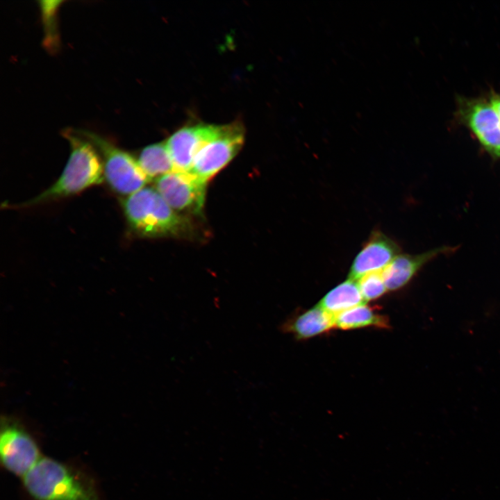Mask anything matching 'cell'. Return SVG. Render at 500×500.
Instances as JSON below:
<instances>
[{
    "instance_id": "obj_14",
    "label": "cell",
    "mask_w": 500,
    "mask_h": 500,
    "mask_svg": "<svg viewBox=\"0 0 500 500\" xmlns=\"http://www.w3.org/2000/svg\"><path fill=\"white\" fill-rule=\"evenodd\" d=\"M137 161L149 181H156L176 170L165 142L147 146L140 151Z\"/></svg>"
},
{
    "instance_id": "obj_1",
    "label": "cell",
    "mask_w": 500,
    "mask_h": 500,
    "mask_svg": "<svg viewBox=\"0 0 500 500\" xmlns=\"http://www.w3.org/2000/svg\"><path fill=\"white\" fill-rule=\"evenodd\" d=\"M22 485L32 500H103L88 472L49 457L40 458Z\"/></svg>"
},
{
    "instance_id": "obj_10",
    "label": "cell",
    "mask_w": 500,
    "mask_h": 500,
    "mask_svg": "<svg viewBox=\"0 0 500 500\" xmlns=\"http://www.w3.org/2000/svg\"><path fill=\"white\" fill-rule=\"evenodd\" d=\"M401 252L393 239L374 231L353 259L348 278L357 281L369 273L381 271Z\"/></svg>"
},
{
    "instance_id": "obj_15",
    "label": "cell",
    "mask_w": 500,
    "mask_h": 500,
    "mask_svg": "<svg viewBox=\"0 0 500 500\" xmlns=\"http://www.w3.org/2000/svg\"><path fill=\"white\" fill-rule=\"evenodd\" d=\"M334 321L335 327L343 330L389 327L388 318L365 303L335 315Z\"/></svg>"
},
{
    "instance_id": "obj_4",
    "label": "cell",
    "mask_w": 500,
    "mask_h": 500,
    "mask_svg": "<svg viewBox=\"0 0 500 500\" xmlns=\"http://www.w3.org/2000/svg\"><path fill=\"white\" fill-rule=\"evenodd\" d=\"M96 148L101 158L103 178L115 193L125 197L140 190L148 180L137 160L110 140L88 131H76Z\"/></svg>"
},
{
    "instance_id": "obj_13",
    "label": "cell",
    "mask_w": 500,
    "mask_h": 500,
    "mask_svg": "<svg viewBox=\"0 0 500 500\" xmlns=\"http://www.w3.org/2000/svg\"><path fill=\"white\" fill-rule=\"evenodd\" d=\"M364 303L357 281L347 278L326 294L318 305L335 316Z\"/></svg>"
},
{
    "instance_id": "obj_5",
    "label": "cell",
    "mask_w": 500,
    "mask_h": 500,
    "mask_svg": "<svg viewBox=\"0 0 500 500\" xmlns=\"http://www.w3.org/2000/svg\"><path fill=\"white\" fill-rule=\"evenodd\" d=\"M455 118L494 159H500V117L488 98L458 96Z\"/></svg>"
},
{
    "instance_id": "obj_9",
    "label": "cell",
    "mask_w": 500,
    "mask_h": 500,
    "mask_svg": "<svg viewBox=\"0 0 500 500\" xmlns=\"http://www.w3.org/2000/svg\"><path fill=\"white\" fill-rule=\"evenodd\" d=\"M219 127L198 124L183 127L172 135L165 143L176 170L189 172L199 151L217 135Z\"/></svg>"
},
{
    "instance_id": "obj_8",
    "label": "cell",
    "mask_w": 500,
    "mask_h": 500,
    "mask_svg": "<svg viewBox=\"0 0 500 500\" xmlns=\"http://www.w3.org/2000/svg\"><path fill=\"white\" fill-rule=\"evenodd\" d=\"M207 181L190 172L175 170L155 181V188L176 212L199 214L203 207Z\"/></svg>"
},
{
    "instance_id": "obj_2",
    "label": "cell",
    "mask_w": 500,
    "mask_h": 500,
    "mask_svg": "<svg viewBox=\"0 0 500 500\" xmlns=\"http://www.w3.org/2000/svg\"><path fill=\"white\" fill-rule=\"evenodd\" d=\"M62 135L68 140L71 151L61 175L43 192L17 207H28L72 196L103 181V164L94 146L76 131L65 129Z\"/></svg>"
},
{
    "instance_id": "obj_12",
    "label": "cell",
    "mask_w": 500,
    "mask_h": 500,
    "mask_svg": "<svg viewBox=\"0 0 500 500\" xmlns=\"http://www.w3.org/2000/svg\"><path fill=\"white\" fill-rule=\"evenodd\" d=\"M333 327L334 316L317 305L288 318L280 328L297 340H306L326 333Z\"/></svg>"
},
{
    "instance_id": "obj_7",
    "label": "cell",
    "mask_w": 500,
    "mask_h": 500,
    "mask_svg": "<svg viewBox=\"0 0 500 500\" xmlns=\"http://www.w3.org/2000/svg\"><path fill=\"white\" fill-rule=\"evenodd\" d=\"M244 136L240 122L220 126L217 135L199 151L189 172L208 181L238 153Z\"/></svg>"
},
{
    "instance_id": "obj_17",
    "label": "cell",
    "mask_w": 500,
    "mask_h": 500,
    "mask_svg": "<svg viewBox=\"0 0 500 500\" xmlns=\"http://www.w3.org/2000/svg\"><path fill=\"white\" fill-rule=\"evenodd\" d=\"M488 97L500 117V93L492 90L490 92Z\"/></svg>"
},
{
    "instance_id": "obj_11",
    "label": "cell",
    "mask_w": 500,
    "mask_h": 500,
    "mask_svg": "<svg viewBox=\"0 0 500 500\" xmlns=\"http://www.w3.org/2000/svg\"><path fill=\"white\" fill-rule=\"evenodd\" d=\"M456 249L455 247L442 246L419 254H399L381 270L387 290L395 291L402 288L428 262Z\"/></svg>"
},
{
    "instance_id": "obj_16",
    "label": "cell",
    "mask_w": 500,
    "mask_h": 500,
    "mask_svg": "<svg viewBox=\"0 0 500 500\" xmlns=\"http://www.w3.org/2000/svg\"><path fill=\"white\" fill-rule=\"evenodd\" d=\"M357 283L365 301L376 299L388 290L381 271L369 273L357 280Z\"/></svg>"
},
{
    "instance_id": "obj_3",
    "label": "cell",
    "mask_w": 500,
    "mask_h": 500,
    "mask_svg": "<svg viewBox=\"0 0 500 500\" xmlns=\"http://www.w3.org/2000/svg\"><path fill=\"white\" fill-rule=\"evenodd\" d=\"M130 228L144 237L177 235L187 228V222L174 210L156 188L144 187L122 201Z\"/></svg>"
},
{
    "instance_id": "obj_6",
    "label": "cell",
    "mask_w": 500,
    "mask_h": 500,
    "mask_svg": "<svg viewBox=\"0 0 500 500\" xmlns=\"http://www.w3.org/2000/svg\"><path fill=\"white\" fill-rule=\"evenodd\" d=\"M38 441L15 417L3 416L0 430V459L9 472L23 478L40 460Z\"/></svg>"
}]
</instances>
